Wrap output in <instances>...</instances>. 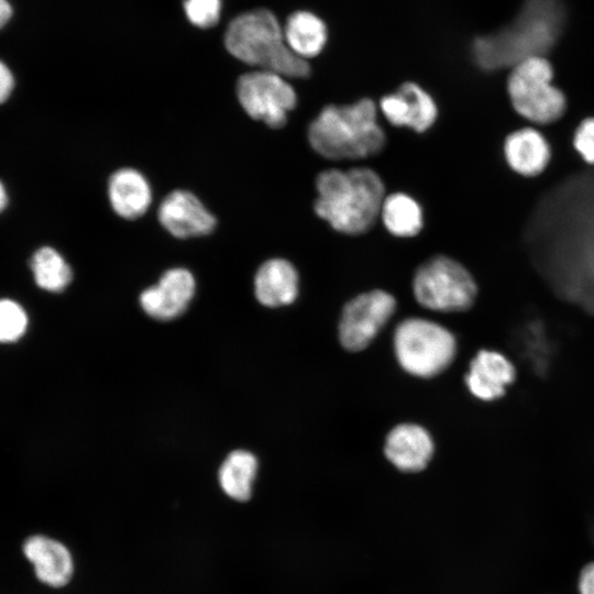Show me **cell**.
Instances as JSON below:
<instances>
[{
    "label": "cell",
    "mask_w": 594,
    "mask_h": 594,
    "mask_svg": "<svg viewBox=\"0 0 594 594\" xmlns=\"http://www.w3.org/2000/svg\"><path fill=\"white\" fill-rule=\"evenodd\" d=\"M563 22L560 0H525L510 23L473 41L472 56L485 70L513 67L526 58L543 56L557 42Z\"/></svg>",
    "instance_id": "obj_1"
},
{
    "label": "cell",
    "mask_w": 594,
    "mask_h": 594,
    "mask_svg": "<svg viewBox=\"0 0 594 594\" xmlns=\"http://www.w3.org/2000/svg\"><path fill=\"white\" fill-rule=\"evenodd\" d=\"M315 212L338 232L351 235L369 231L381 213L384 185L372 169L330 168L316 179Z\"/></svg>",
    "instance_id": "obj_2"
},
{
    "label": "cell",
    "mask_w": 594,
    "mask_h": 594,
    "mask_svg": "<svg viewBox=\"0 0 594 594\" xmlns=\"http://www.w3.org/2000/svg\"><path fill=\"white\" fill-rule=\"evenodd\" d=\"M307 136L310 146L329 160L365 158L381 152L385 144L376 106L369 98L326 106L309 124Z\"/></svg>",
    "instance_id": "obj_3"
},
{
    "label": "cell",
    "mask_w": 594,
    "mask_h": 594,
    "mask_svg": "<svg viewBox=\"0 0 594 594\" xmlns=\"http://www.w3.org/2000/svg\"><path fill=\"white\" fill-rule=\"evenodd\" d=\"M224 45L237 59L286 78H307L310 65L287 45L276 16L257 9L237 16L229 24Z\"/></svg>",
    "instance_id": "obj_4"
},
{
    "label": "cell",
    "mask_w": 594,
    "mask_h": 594,
    "mask_svg": "<svg viewBox=\"0 0 594 594\" xmlns=\"http://www.w3.org/2000/svg\"><path fill=\"white\" fill-rule=\"evenodd\" d=\"M553 67L544 56L529 57L512 67L507 94L521 118L546 125L563 117L568 101L564 92L553 85Z\"/></svg>",
    "instance_id": "obj_5"
},
{
    "label": "cell",
    "mask_w": 594,
    "mask_h": 594,
    "mask_svg": "<svg viewBox=\"0 0 594 594\" xmlns=\"http://www.w3.org/2000/svg\"><path fill=\"white\" fill-rule=\"evenodd\" d=\"M394 348L406 372L428 378L440 374L451 364L457 344L452 333L442 326L426 319L410 318L397 326Z\"/></svg>",
    "instance_id": "obj_6"
},
{
    "label": "cell",
    "mask_w": 594,
    "mask_h": 594,
    "mask_svg": "<svg viewBox=\"0 0 594 594\" xmlns=\"http://www.w3.org/2000/svg\"><path fill=\"white\" fill-rule=\"evenodd\" d=\"M413 289L421 306L443 312L469 309L477 294L468 270L444 255L435 256L418 267Z\"/></svg>",
    "instance_id": "obj_7"
},
{
    "label": "cell",
    "mask_w": 594,
    "mask_h": 594,
    "mask_svg": "<svg viewBox=\"0 0 594 594\" xmlns=\"http://www.w3.org/2000/svg\"><path fill=\"white\" fill-rule=\"evenodd\" d=\"M235 94L250 118L273 129L286 124L288 113L297 103L296 91L286 77L263 69L241 75Z\"/></svg>",
    "instance_id": "obj_8"
},
{
    "label": "cell",
    "mask_w": 594,
    "mask_h": 594,
    "mask_svg": "<svg viewBox=\"0 0 594 594\" xmlns=\"http://www.w3.org/2000/svg\"><path fill=\"white\" fill-rule=\"evenodd\" d=\"M394 297L384 290H372L349 301L342 311L339 337L349 351L365 349L393 316Z\"/></svg>",
    "instance_id": "obj_9"
},
{
    "label": "cell",
    "mask_w": 594,
    "mask_h": 594,
    "mask_svg": "<svg viewBox=\"0 0 594 594\" xmlns=\"http://www.w3.org/2000/svg\"><path fill=\"white\" fill-rule=\"evenodd\" d=\"M160 224L176 239L199 238L210 234L217 219L191 191H170L158 206Z\"/></svg>",
    "instance_id": "obj_10"
},
{
    "label": "cell",
    "mask_w": 594,
    "mask_h": 594,
    "mask_svg": "<svg viewBox=\"0 0 594 594\" xmlns=\"http://www.w3.org/2000/svg\"><path fill=\"white\" fill-rule=\"evenodd\" d=\"M196 282L183 267L167 270L156 285L140 295L143 310L154 319L167 321L180 316L194 297Z\"/></svg>",
    "instance_id": "obj_11"
},
{
    "label": "cell",
    "mask_w": 594,
    "mask_h": 594,
    "mask_svg": "<svg viewBox=\"0 0 594 594\" xmlns=\"http://www.w3.org/2000/svg\"><path fill=\"white\" fill-rule=\"evenodd\" d=\"M380 107L391 124L419 133L427 131L438 114L432 97L411 81L404 82L394 92L384 96Z\"/></svg>",
    "instance_id": "obj_12"
},
{
    "label": "cell",
    "mask_w": 594,
    "mask_h": 594,
    "mask_svg": "<svg viewBox=\"0 0 594 594\" xmlns=\"http://www.w3.org/2000/svg\"><path fill=\"white\" fill-rule=\"evenodd\" d=\"M23 554L33 565L40 582L52 587L66 585L74 573V561L67 547L44 535L30 536L23 543Z\"/></svg>",
    "instance_id": "obj_13"
},
{
    "label": "cell",
    "mask_w": 594,
    "mask_h": 594,
    "mask_svg": "<svg viewBox=\"0 0 594 594\" xmlns=\"http://www.w3.org/2000/svg\"><path fill=\"white\" fill-rule=\"evenodd\" d=\"M516 377L514 364L502 353L481 350L470 364L465 383L479 399L494 400L502 397Z\"/></svg>",
    "instance_id": "obj_14"
},
{
    "label": "cell",
    "mask_w": 594,
    "mask_h": 594,
    "mask_svg": "<svg viewBox=\"0 0 594 594\" xmlns=\"http://www.w3.org/2000/svg\"><path fill=\"white\" fill-rule=\"evenodd\" d=\"M508 166L524 177H535L544 172L551 160V147L543 134L531 127L509 133L503 145Z\"/></svg>",
    "instance_id": "obj_15"
},
{
    "label": "cell",
    "mask_w": 594,
    "mask_h": 594,
    "mask_svg": "<svg viewBox=\"0 0 594 594\" xmlns=\"http://www.w3.org/2000/svg\"><path fill=\"white\" fill-rule=\"evenodd\" d=\"M107 193L112 210L125 220H135L145 215L153 199L148 180L132 167L113 172L108 180Z\"/></svg>",
    "instance_id": "obj_16"
},
{
    "label": "cell",
    "mask_w": 594,
    "mask_h": 594,
    "mask_svg": "<svg viewBox=\"0 0 594 594\" xmlns=\"http://www.w3.org/2000/svg\"><path fill=\"white\" fill-rule=\"evenodd\" d=\"M433 453V442L422 427L414 424L396 426L386 437L385 454L400 471L424 470Z\"/></svg>",
    "instance_id": "obj_17"
},
{
    "label": "cell",
    "mask_w": 594,
    "mask_h": 594,
    "mask_svg": "<svg viewBox=\"0 0 594 594\" xmlns=\"http://www.w3.org/2000/svg\"><path fill=\"white\" fill-rule=\"evenodd\" d=\"M254 293L266 307L292 304L298 294V274L294 265L284 258L265 261L254 276Z\"/></svg>",
    "instance_id": "obj_18"
},
{
    "label": "cell",
    "mask_w": 594,
    "mask_h": 594,
    "mask_svg": "<svg viewBox=\"0 0 594 594\" xmlns=\"http://www.w3.org/2000/svg\"><path fill=\"white\" fill-rule=\"evenodd\" d=\"M283 30L288 47L305 61L319 55L328 41L324 21L306 10L292 13Z\"/></svg>",
    "instance_id": "obj_19"
},
{
    "label": "cell",
    "mask_w": 594,
    "mask_h": 594,
    "mask_svg": "<svg viewBox=\"0 0 594 594\" xmlns=\"http://www.w3.org/2000/svg\"><path fill=\"white\" fill-rule=\"evenodd\" d=\"M380 215L387 231L399 238L417 235L424 226L420 205L404 193L385 197Z\"/></svg>",
    "instance_id": "obj_20"
},
{
    "label": "cell",
    "mask_w": 594,
    "mask_h": 594,
    "mask_svg": "<svg viewBox=\"0 0 594 594\" xmlns=\"http://www.w3.org/2000/svg\"><path fill=\"white\" fill-rule=\"evenodd\" d=\"M257 470L256 458L244 450L231 452L219 469V483L231 498L245 502L251 497Z\"/></svg>",
    "instance_id": "obj_21"
},
{
    "label": "cell",
    "mask_w": 594,
    "mask_h": 594,
    "mask_svg": "<svg viewBox=\"0 0 594 594\" xmlns=\"http://www.w3.org/2000/svg\"><path fill=\"white\" fill-rule=\"evenodd\" d=\"M36 285L51 293L63 292L73 279V271L64 256L54 248L37 249L30 261Z\"/></svg>",
    "instance_id": "obj_22"
},
{
    "label": "cell",
    "mask_w": 594,
    "mask_h": 594,
    "mask_svg": "<svg viewBox=\"0 0 594 594\" xmlns=\"http://www.w3.org/2000/svg\"><path fill=\"white\" fill-rule=\"evenodd\" d=\"M28 327L24 309L15 301L0 299V342L10 343L19 340Z\"/></svg>",
    "instance_id": "obj_23"
},
{
    "label": "cell",
    "mask_w": 594,
    "mask_h": 594,
    "mask_svg": "<svg viewBox=\"0 0 594 594\" xmlns=\"http://www.w3.org/2000/svg\"><path fill=\"white\" fill-rule=\"evenodd\" d=\"M184 9L194 25L206 29L217 24L221 12V0H185Z\"/></svg>",
    "instance_id": "obj_24"
},
{
    "label": "cell",
    "mask_w": 594,
    "mask_h": 594,
    "mask_svg": "<svg viewBox=\"0 0 594 594\" xmlns=\"http://www.w3.org/2000/svg\"><path fill=\"white\" fill-rule=\"evenodd\" d=\"M572 144L585 163L594 165V116L585 118L579 123L573 134Z\"/></svg>",
    "instance_id": "obj_25"
},
{
    "label": "cell",
    "mask_w": 594,
    "mask_h": 594,
    "mask_svg": "<svg viewBox=\"0 0 594 594\" xmlns=\"http://www.w3.org/2000/svg\"><path fill=\"white\" fill-rule=\"evenodd\" d=\"M14 76L11 69L0 59V103L6 102L14 89Z\"/></svg>",
    "instance_id": "obj_26"
},
{
    "label": "cell",
    "mask_w": 594,
    "mask_h": 594,
    "mask_svg": "<svg viewBox=\"0 0 594 594\" xmlns=\"http://www.w3.org/2000/svg\"><path fill=\"white\" fill-rule=\"evenodd\" d=\"M580 594H594V562L586 564L579 579Z\"/></svg>",
    "instance_id": "obj_27"
},
{
    "label": "cell",
    "mask_w": 594,
    "mask_h": 594,
    "mask_svg": "<svg viewBox=\"0 0 594 594\" xmlns=\"http://www.w3.org/2000/svg\"><path fill=\"white\" fill-rule=\"evenodd\" d=\"M13 16V7L9 0H0V30L3 29Z\"/></svg>",
    "instance_id": "obj_28"
},
{
    "label": "cell",
    "mask_w": 594,
    "mask_h": 594,
    "mask_svg": "<svg viewBox=\"0 0 594 594\" xmlns=\"http://www.w3.org/2000/svg\"><path fill=\"white\" fill-rule=\"evenodd\" d=\"M8 200H9V197H8L6 186L0 180V213L7 208Z\"/></svg>",
    "instance_id": "obj_29"
}]
</instances>
